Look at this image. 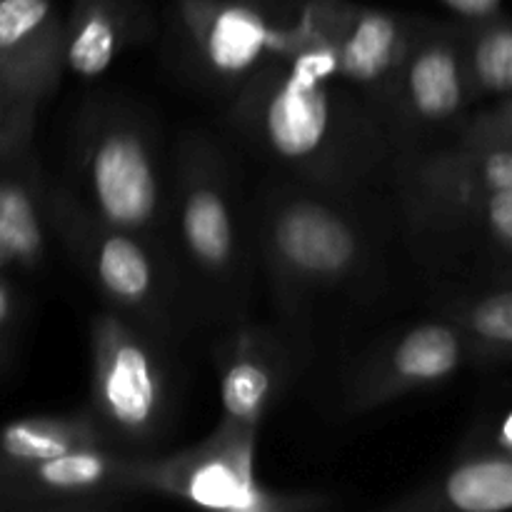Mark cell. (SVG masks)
<instances>
[{"instance_id":"cell-1","label":"cell","mask_w":512,"mask_h":512,"mask_svg":"<svg viewBox=\"0 0 512 512\" xmlns=\"http://www.w3.org/2000/svg\"><path fill=\"white\" fill-rule=\"evenodd\" d=\"M93 398L98 413L128 435L155 428L163 410V373L148 348L113 318L93 335Z\"/></svg>"},{"instance_id":"cell-2","label":"cell","mask_w":512,"mask_h":512,"mask_svg":"<svg viewBox=\"0 0 512 512\" xmlns=\"http://www.w3.org/2000/svg\"><path fill=\"white\" fill-rule=\"evenodd\" d=\"M340 73V48L318 40L293 58L263 113L270 148L288 160L310 158L330 128L328 80Z\"/></svg>"},{"instance_id":"cell-3","label":"cell","mask_w":512,"mask_h":512,"mask_svg":"<svg viewBox=\"0 0 512 512\" xmlns=\"http://www.w3.org/2000/svg\"><path fill=\"white\" fill-rule=\"evenodd\" d=\"M65 58V33L50 0H0V83L23 108L43 98Z\"/></svg>"},{"instance_id":"cell-4","label":"cell","mask_w":512,"mask_h":512,"mask_svg":"<svg viewBox=\"0 0 512 512\" xmlns=\"http://www.w3.org/2000/svg\"><path fill=\"white\" fill-rule=\"evenodd\" d=\"M88 180L98 215L115 230L145 228L158 210V175L135 130L103 133L88 158Z\"/></svg>"},{"instance_id":"cell-5","label":"cell","mask_w":512,"mask_h":512,"mask_svg":"<svg viewBox=\"0 0 512 512\" xmlns=\"http://www.w3.org/2000/svg\"><path fill=\"white\" fill-rule=\"evenodd\" d=\"M270 243L283 268L308 280L340 278L360 253L358 235L348 220L315 200L283 205L270 225Z\"/></svg>"},{"instance_id":"cell-6","label":"cell","mask_w":512,"mask_h":512,"mask_svg":"<svg viewBox=\"0 0 512 512\" xmlns=\"http://www.w3.org/2000/svg\"><path fill=\"white\" fill-rule=\"evenodd\" d=\"M253 443L230 440L218 450H208L168 473V488L200 508L213 510H268L275 500L258 485L253 473Z\"/></svg>"},{"instance_id":"cell-7","label":"cell","mask_w":512,"mask_h":512,"mask_svg":"<svg viewBox=\"0 0 512 512\" xmlns=\"http://www.w3.org/2000/svg\"><path fill=\"white\" fill-rule=\"evenodd\" d=\"M15 155L0 158V273L15 265L35 268L45 253L38 195L13 163Z\"/></svg>"},{"instance_id":"cell-8","label":"cell","mask_w":512,"mask_h":512,"mask_svg":"<svg viewBox=\"0 0 512 512\" xmlns=\"http://www.w3.org/2000/svg\"><path fill=\"white\" fill-rule=\"evenodd\" d=\"M198 40L213 70L240 75L275 43L273 30L245 5H218L200 15Z\"/></svg>"},{"instance_id":"cell-9","label":"cell","mask_w":512,"mask_h":512,"mask_svg":"<svg viewBox=\"0 0 512 512\" xmlns=\"http://www.w3.org/2000/svg\"><path fill=\"white\" fill-rule=\"evenodd\" d=\"M180 230L190 255L208 270H223L235 255V228L228 203L213 185H193L183 200Z\"/></svg>"},{"instance_id":"cell-10","label":"cell","mask_w":512,"mask_h":512,"mask_svg":"<svg viewBox=\"0 0 512 512\" xmlns=\"http://www.w3.org/2000/svg\"><path fill=\"white\" fill-rule=\"evenodd\" d=\"M8 495L20 490L43 493H90L110 475V460L95 445L75 448L35 465H3Z\"/></svg>"},{"instance_id":"cell-11","label":"cell","mask_w":512,"mask_h":512,"mask_svg":"<svg viewBox=\"0 0 512 512\" xmlns=\"http://www.w3.org/2000/svg\"><path fill=\"white\" fill-rule=\"evenodd\" d=\"M463 350L453 328L423 323L403 335L390 355V378L398 385H428L453 375Z\"/></svg>"},{"instance_id":"cell-12","label":"cell","mask_w":512,"mask_h":512,"mask_svg":"<svg viewBox=\"0 0 512 512\" xmlns=\"http://www.w3.org/2000/svg\"><path fill=\"white\" fill-rule=\"evenodd\" d=\"M85 445H93V433L83 420H13L0 428V463L35 465Z\"/></svg>"},{"instance_id":"cell-13","label":"cell","mask_w":512,"mask_h":512,"mask_svg":"<svg viewBox=\"0 0 512 512\" xmlns=\"http://www.w3.org/2000/svg\"><path fill=\"white\" fill-rule=\"evenodd\" d=\"M93 268L100 288L123 305H140L153 295L155 270L148 253L135 238L110 233L95 243Z\"/></svg>"},{"instance_id":"cell-14","label":"cell","mask_w":512,"mask_h":512,"mask_svg":"<svg viewBox=\"0 0 512 512\" xmlns=\"http://www.w3.org/2000/svg\"><path fill=\"white\" fill-rule=\"evenodd\" d=\"M408 95L425 120H445L463 105V75L448 45L420 50L408 70Z\"/></svg>"},{"instance_id":"cell-15","label":"cell","mask_w":512,"mask_h":512,"mask_svg":"<svg viewBox=\"0 0 512 512\" xmlns=\"http://www.w3.org/2000/svg\"><path fill=\"white\" fill-rule=\"evenodd\" d=\"M118 50V15L108 0H80L65 35V63L80 78H98Z\"/></svg>"},{"instance_id":"cell-16","label":"cell","mask_w":512,"mask_h":512,"mask_svg":"<svg viewBox=\"0 0 512 512\" xmlns=\"http://www.w3.org/2000/svg\"><path fill=\"white\" fill-rule=\"evenodd\" d=\"M443 495L455 510H512V460L480 458L458 465L445 478Z\"/></svg>"},{"instance_id":"cell-17","label":"cell","mask_w":512,"mask_h":512,"mask_svg":"<svg viewBox=\"0 0 512 512\" xmlns=\"http://www.w3.org/2000/svg\"><path fill=\"white\" fill-rule=\"evenodd\" d=\"M400 30L390 15L365 13L340 45V73L358 83H373L393 65Z\"/></svg>"},{"instance_id":"cell-18","label":"cell","mask_w":512,"mask_h":512,"mask_svg":"<svg viewBox=\"0 0 512 512\" xmlns=\"http://www.w3.org/2000/svg\"><path fill=\"white\" fill-rule=\"evenodd\" d=\"M270 393H273V375L255 358L235 360L220 383V403L230 423L238 428H250L258 423Z\"/></svg>"},{"instance_id":"cell-19","label":"cell","mask_w":512,"mask_h":512,"mask_svg":"<svg viewBox=\"0 0 512 512\" xmlns=\"http://www.w3.org/2000/svg\"><path fill=\"white\" fill-rule=\"evenodd\" d=\"M473 75L495 93L512 90V28H495L475 43Z\"/></svg>"},{"instance_id":"cell-20","label":"cell","mask_w":512,"mask_h":512,"mask_svg":"<svg viewBox=\"0 0 512 512\" xmlns=\"http://www.w3.org/2000/svg\"><path fill=\"white\" fill-rule=\"evenodd\" d=\"M468 325L478 338L495 345H512V290L480 300L468 315Z\"/></svg>"},{"instance_id":"cell-21","label":"cell","mask_w":512,"mask_h":512,"mask_svg":"<svg viewBox=\"0 0 512 512\" xmlns=\"http://www.w3.org/2000/svg\"><path fill=\"white\" fill-rule=\"evenodd\" d=\"M30 115L33 110L15 103L0 83V158L23 153L30 130Z\"/></svg>"},{"instance_id":"cell-22","label":"cell","mask_w":512,"mask_h":512,"mask_svg":"<svg viewBox=\"0 0 512 512\" xmlns=\"http://www.w3.org/2000/svg\"><path fill=\"white\" fill-rule=\"evenodd\" d=\"M475 175L488 193L512 190V148H498L483 155Z\"/></svg>"},{"instance_id":"cell-23","label":"cell","mask_w":512,"mask_h":512,"mask_svg":"<svg viewBox=\"0 0 512 512\" xmlns=\"http://www.w3.org/2000/svg\"><path fill=\"white\" fill-rule=\"evenodd\" d=\"M485 220L495 238L512 245V190H500L485 198Z\"/></svg>"},{"instance_id":"cell-24","label":"cell","mask_w":512,"mask_h":512,"mask_svg":"<svg viewBox=\"0 0 512 512\" xmlns=\"http://www.w3.org/2000/svg\"><path fill=\"white\" fill-rule=\"evenodd\" d=\"M15 315V300H13V290H10L8 280L3 278L0 273V348H3V338L8 333V325Z\"/></svg>"},{"instance_id":"cell-25","label":"cell","mask_w":512,"mask_h":512,"mask_svg":"<svg viewBox=\"0 0 512 512\" xmlns=\"http://www.w3.org/2000/svg\"><path fill=\"white\" fill-rule=\"evenodd\" d=\"M500 443H503V448H508L512 453V413L505 418L503 430H500Z\"/></svg>"},{"instance_id":"cell-26","label":"cell","mask_w":512,"mask_h":512,"mask_svg":"<svg viewBox=\"0 0 512 512\" xmlns=\"http://www.w3.org/2000/svg\"><path fill=\"white\" fill-rule=\"evenodd\" d=\"M8 495V483H5V473H3V463H0V500Z\"/></svg>"}]
</instances>
